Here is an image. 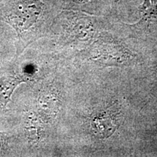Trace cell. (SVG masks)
Instances as JSON below:
<instances>
[{"mask_svg": "<svg viewBox=\"0 0 157 157\" xmlns=\"http://www.w3.org/2000/svg\"><path fill=\"white\" fill-rule=\"evenodd\" d=\"M40 0H19L10 6L5 20L18 32L27 30L37 22L43 12Z\"/></svg>", "mask_w": 157, "mask_h": 157, "instance_id": "cell-1", "label": "cell"}, {"mask_svg": "<svg viewBox=\"0 0 157 157\" xmlns=\"http://www.w3.org/2000/svg\"><path fill=\"white\" fill-rule=\"evenodd\" d=\"M120 122L119 110L109 107L93 116L91 127L95 135L101 138H106L113 134Z\"/></svg>", "mask_w": 157, "mask_h": 157, "instance_id": "cell-2", "label": "cell"}, {"mask_svg": "<svg viewBox=\"0 0 157 157\" xmlns=\"http://www.w3.org/2000/svg\"><path fill=\"white\" fill-rule=\"evenodd\" d=\"M25 79L19 76H7L0 78V105L5 106L17 84Z\"/></svg>", "mask_w": 157, "mask_h": 157, "instance_id": "cell-3", "label": "cell"}, {"mask_svg": "<svg viewBox=\"0 0 157 157\" xmlns=\"http://www.w3.org/2000/svg\"><path fill=\"white\" fill-rule=\"evenodd\" d=\"M140 12L143 19L157 17V0H144Z\"/></svg>", "mask_w": 157, "mask_h": 157, "instance_id": "cell-4", "label": "cell"}, {"mask_svg": "<svg viewBox=\"0 0 157 157\" xmlns=\"http://www.w3.org/2000/svg\"><path fill=\"white\" fill-rule=\"evenodd\" d=\"M74 2L76 3H78V4H83V3H87L88 2L90 1V0H74Z\"/></svg>", "mask_w": 157, "mask_h": 157, "instance_id": "cell-5", "label": "cell"}, {"mask_svg": "<svg viewBox=\"0 0 157 157\" xmlns=\"http://www.w3.org/2000/svg\"><path fill=\"white\" fill-rule=\"evenodd\" d=\"M155 69H156V71H157V66H155Z\"/></svg>", "mask_w": 157, "mask_h": 157, "instance_id": "cell-6", "label": "cell"}]
</instances>
